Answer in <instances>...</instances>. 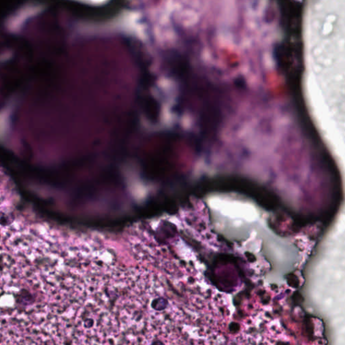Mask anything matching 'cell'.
Returning <instances> with one entry per match:
<instances>
[{
    "label": "cell",
    "mask_w": 345,
    "mask_h": 345,
    "mask_svg": "<svg viewBox=\"0 0 345 345\" xmlns=\"http://www.w3.org/2000/svg\"><path fill=\"white\" fill-rule=\"evenodd\" d=\"M172 66L181 86L184 104L204 132L214 133L222 124L224 112L218 88L181 58H174Z\"/></svg>",
    "instance_id": "6da1fadb"
},
{
    "label": "cell",
    "mask_w": 345,
    "mask_h": 345,
    "mask_svg": "<svg viewBox=\"0 0 345 345\" xmlns=\"http://www.w3.org/2000/svg\"><path fill=\"white\" fill-rule=\"evenodd\" d=\"M168 306V301L164 298H158L153 300L151 306L156 311H162L166 309Z\"/></svg>",
    "instance_id": "7a4b0ae2"
},
{
    "label": "cell",
    "mask_w": 345,
    "mask_h": 345,
    "mask_svg": "<svg viewBox=\"0 0 345 345\" xmlns=\"http://www.w3.org/2000/svg\"><path fill=\"white\" fill-rule=\"evenodd\" d=\"M151 345H164V342H162V341L155 340L154 342H152Z\"/></svg>",
    "instance_id": "3957f363"
}]
</instances>
